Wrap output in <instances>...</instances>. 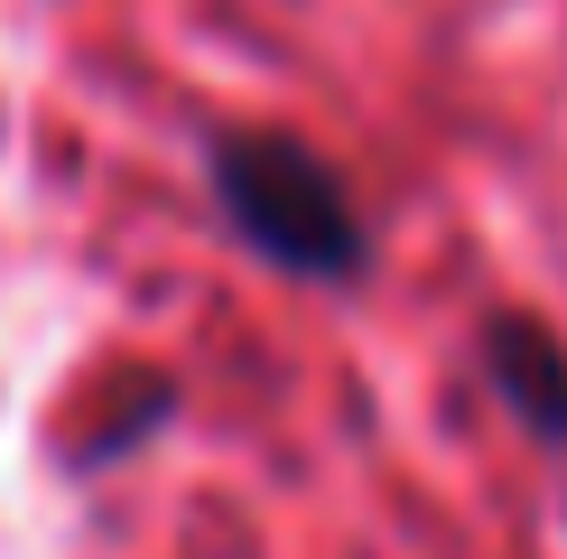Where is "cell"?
<instances>
[{"mask_svg": "<svg viewBox=\"0 0 567 559\" xmlns=\"http://www.w3.org/2000/svg\"><path fill=\"white\" fill-rule=\"evenodd\" d=\"M475 364L493 383V402L522 419V438L539 457H567V336L530 308H484L475 326Z\"/></svg>", "mask_w": 567, "mask_h": 559, "instance_id": "cell-2", "label": "cell"}, {"mask_svg": "<svg viewBox=\"0 0 567 559\" xmlns=\"http://www.w3.org/2000/svg\"><path fill=\"white\" fill-rule=\"evenodd\" d=\"M205 205L251 262H270L298 289H363L372 280V215L353 177L279 122L205 131Z\"/></svg>", "mask_w": 567, "mask_h": 559, "instance_id": "cell-1", "label": "cell"}]
</instances>
